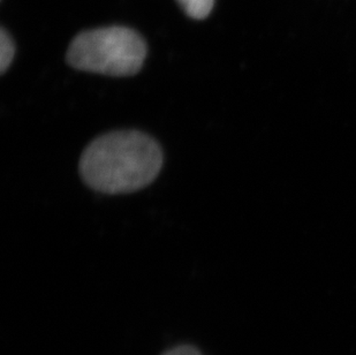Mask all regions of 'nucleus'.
<instances>
[{"label":"nucleus","mask_w":356,"mask_h":355,"mask_svg":"<svg viewBox=\"0 0 356 355\" xmlns=\"http://www.w3.org/2000/svg\"><path fill=\"white\" fill-rule=\"evenodd\" d=\"M164 163L159 142L140 131H115L88 144L79 171L84 184L103 194L140 191L155 181Z\"/></svg>","instance_id":"f257e3e1"},{"label":"nucleus","mask_w":356,"mask_h":355,"mask_svg":"<svg viewBox=\"0 0 356 355\" xmlns=\"http://www.w3.org/2000/svg\"><path fill=\"white\" fill-rule=\"evenodd\" d=\"M147 44L124 27L98 28L81 33L68 47V64L79 71L108 77H133L141 71Z\"/></svg>","instance_id":"f03ea898"},{"label":"nucleus","mask_w":356,"mask_h":355,"mask_svg":"<svg viewBox=\"0 0 356 355\" xmlns=\"http://www.w3.org/2000/svg\"><path fill=\"white\" fill-rule=\"evenodd\" d=\"M182 10L189 17L203 20L209 17L213 8L215 0H177Z\"/></svg>","instance_id":"7ed1b4c3"},{"label":"nucleus","mask_w":356,"mask_h":355,"mask_svg":"<svg viewBox=\"0 0 356 355\" xmlns=\"http://www.w3.org/2000/svg\"><path fill=\"white\" fill-rule=\"evenodd\" d=\"M15 56V45L10 35L5 29L0 31V72L1 74L8 70Z\"/></svg>","instance_id":"20e7f679"},{"label":"nucleus","mask_w":356,"mask_h":355,"mask_svg":"<svg viewBox=\"0 0 356 355\" xmlns=\"http://www.w3.org/2000/svg\"><path fill=\"white\" fill-rule=\"evenodd\" d=\"M163 355H201L195 347L191 345L177 346L175 349H170Z\"/></svg>","instance_id":"39448f33"}]
</instances>
